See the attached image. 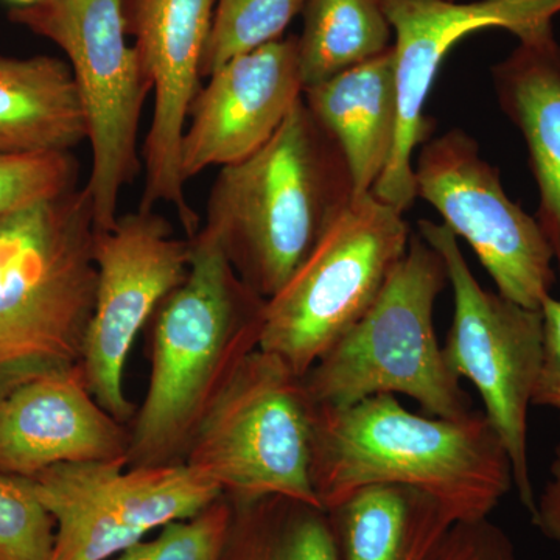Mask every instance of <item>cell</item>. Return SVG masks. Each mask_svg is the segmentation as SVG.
Wrapping results in <instances>:
<instances>
[{"label":"cell","mask_w":560,"mask_h":560,"mask_svg":"<svg viewBox=\"0 0 560 560\" xmlns=\"http://www.w3.org/2000/svg\"><path fill=\"white\" fill-rule=\"evenodd\" d=\"M312 481L324 510L366 486L400 485L429 493L456 522L489 518L514 488L510 456L485 412L418 415L389 394L313 407Z\"/></svg>","instance_id":"cell-1"},{"label":"cell","mask_w":560,"mask_h":560,"mask_svg":"<svg viewBox=\"0 0 560 560\" xmlns=\"http://www.w3.org/2000/svg\"><path fill=\"white\" fill-rule=\"evenodd\" d=\"M191 241L189 272L154 313L145 399L132 418L128 466L183 463L210 405L253 350L265 302L213 235Z\"/></svg>","instance_id":"cell-2"},{"label":"cell","mask_w":560,"mask_h":560,"mask_svg":"<svg viewBox=\"0 0 560 560\" xmlns=\"http://www.w3.org/2000/svg\"><path fill=\"white\" fill-rule=\"evenodd\" d=\"M353 198L340 147L302 95L260 150L221 168L200 230L221 243L250 289L270 300Z\"/></svg>","instance_id":"cell-3"},{"label":"cell","mask_w":560,"mask_h":560,"mask_svg":"<svg viewBox=\"0 0 560 560\" xmlns=\"http://www.w3.org/2000/svg\"><path fill=\"white\" fill-rule=\"evenodd\" d=\"M94 246L86 186L0 219V397L81 364L97 289Z\"/></svg>","instance_id":"cell-4"},{"label":"cell","mask_w":560,"mask_h":560,"mask_svg":"<svg viewBox=\"0 0 560 560\" xmlns=\"http://www.w3.org/2000/svg\"><path fill=\"white\" fill-rule=\"evenodd\" d=\"M445 283L441 254L411 235L374 304L302 377L313 407L401 394L425 415H470V396L448 368L434 330V305Z\"/></svg>","instance_id":"cell-5"},{"label":"cell","mask_w":560,"mask_h":560,"mask_svg":"<svg viewBox=\"0 0 560 560\" xmlns=\"http://www.w3.org/2000/svg\"><path fill=\"white\" fill-rule=\"evenodd\" d=\"M312 434L302 377L259 348L210 405L183 460L232 500L285 497L323 508L312 481Z\"/></svg>","instance_id":"cell-6"},{"label":"cell","mask_w":560,"mask_h":560,"mask_svg":"<svg viewBox=\"0 0 560 560\" xmlns=\"http://www.w3.org/2000/svg\"><path fill=\"white\" fill-rule=\"evenodd\" d=\"M10 21L57 44L79 88L92 167L86 189L95 231L119 219L121 190L139 175L140 117L151 83L128 40L124 0H43L14 7Z\"/></svg>","instance_id":"cell-7"},{"label":"cell","mask_w":560,"mask_h":560,"mask_svg":"<svg viewBox=\"0 0 560 560\" xmlns=\"http://www.w3.org/2000/svg\"><path fill=\"white\" fill-rule=\"evenodd\" d=\"M404 213L353 198L282 289L265 302L259 348L304 377L374 304L410 246Z\"/></svg>","instance_id":"cell-8"},{"label":"cell","mask_w":560,"mask_h":560,"mask_svg":"<svg viewBox=\"0 0 560 560\" xmlns=\"http://www.w3.org/2000/svg\"><path fill=\"white\" fill-rule=\"evenodd\" d=\"M419 235L444 260L453 291L445 361L477 388L485 416L511 459L514 488L529 514L536 508L528 456V416L544 357V315L482 289L459 241L444 224L420 220Z\"/></svg>","instance_id":"cell-9"},{"label":"cell","mask_w":560,"mask_h":560,"mask_svg":"<svg viewBox=\"0 0 560 560\" xmlns=\"http://www.w3.org/2000/svg\"><path fill=\"white\" fill-rule=\"evenodd\" d=\"M55 521L50 560H109L223 497L186 463L128 466L95 460L28 478Z\"/></svg>","instance_id":"cell-10"},{"label":"cell","mask_w":560,"mask_h":560,"mask_svg":"<svg viewBox=\"0 0 560 560\" xmlns=\"http://www.w3.org/2000/svg\"><path fill=\"white\" fill-rule=\"evenodd\" d=\"M416 161V194L463 238L501 296L540 311L556 283L555 254L539 221L511 200L500 171L460 128L433 136Z\"/></svg>","instance_id":"cell-11"},{"label":"cell","mask_w":560,"mask_h":560,"mask_svg":"<svg viewBox=\"0 0 560 560\" xmlns=\"http://www.w3.org/2000/svg\"><path fill=\"white\" fill-rule=\"evenodd\" d=\"M97 289L86 338L84 378L95 400L121 423L135 418L125 371L136 338L189 272L190 238H178L154 210L119 215L113 230L95 231Z\"/></svg>","instance_id":"cell-12"},{"label":"cell","mask_w":560,"mask_h":560,"mask_svg":"<svg viewBox=\"0 0 560 560\" xmlns=\"http://www.w3.org/2000/svg\"><path fill=\"white\" fill-rule=\"evenodd\" d=\"M382 5L394 32L399 120L388 165L372 194L404 213L418 198L412 156L433 138L434 120L425 106L448 51L489 28L522 39L550 27L560 0H382Z\"/></svg>","instance_id":"cell-13"},{"label":"cell","mask_w":560,"mask_h":560,"mask_svg":"<svg viewBox=\"0 0 560 560\" xmlns=\"http://www.w3.org/2000/svg\"><path fill=\"white\" fill-rule=\"evenodd\" d=\"M128 36L154 95L153 117L143 143L145 184L139 210L171 205L187 238L200 231V217L180 178V140L195 95L212 25L215 0H124Z\"/></svg>","instance_id":"cell-14"},{"label":"cell","mask_w":560,"mask_h":560,"mask_svg":"<svg viewBox=\"0 0 560 560\" xmlns=\"http://www.w3.org/2000/svg\"><path fill=\"white\" fill-rule=\"evenodd\" d=\"M191 102L179 171L184 184L210 167L237 164L260 150L304 95L298 36L224 62Z\"/></svg>","instance_id":"cell-15"},{"label":"cell","mask_w":560,"mask_h":560,"mask_svg":"<svg viewBox=\"0 0 560 560\" xmlns=\"http://www.w3.org/2000/svg\"><path fill=\"white\" fill-rule=\"evenodd\" d=\"M92 396L81 364L0 397V474L33 478L60 464L127 460L130 430Z\"/></svg>","instance_id":"cell-16"},{"label":"cell","mask_w":560,"mask_h":560,"mask_svg":"<svg viewBox=\"0 0 560 560\" xmlns=\"http://www.w3.org/2000/svg\"><path fill=\"white\" fill-rule=\"evenodd\" d=\"M500 108L521 130L539 187L537 221L560 278V44L552 25L518 39L492 68Z\"/></svg>","instance_id":"cell-17"},{"label":"cell","mask_w":560,"mask_h":560,"mask_svg":"<svg viewBox=\"0 0 560 560\" xmlns=\"http://www.w3.org/2000/svg\"><path fill=\"white\" fill-rule=\"evenodd\" d=\"M304 103L340 147L353 195L371 194L388 165L399 120L393 47L307 88Z\"/></svg>","instance_id":"cell-18"},{"label":"cell","mask_w":560,"mask_h":560,"mask_svg":"<svg viewBox=\"0 0 560 560\" xmlns=\"http://www.w3.org/2000/svg\"><path fill=\"white\" fill-rule=\"evenodd\" d=\"M338 560H431L456 518L429 493L372 485L327 508Z\"/></svg>","instance_id":"cell-19"},{"label":"cell","mask_w":560,"mask_h":560,"mask_svg":"<svg viewBox=\"0 0 560 560\" xmlns=\"http://www.w3.org/2000/svg\"><path fill=\"white\" fill-rule=\"evenodd\" d=\"M88 124L69 62L0 57V154L70 151Z\"/></svg>","instance_id":"cell-20"},{"label":"cell","mask_w":560,"mask_h":560,"mask_svg":"<svg viewBox=\"0 0 560 560\" xmlns=\"http://www.w3.org/2000/svg\"><path fill=\"white\" fill-rule=\"evenodd\" d=\"M230 501L220 560H338L324 508L285 497Z\"/></svg>","instance_id":"cell-21"},{"label":"cell","mask_w":560,"mask_h":560,"mask_svg":"<svg viewBox=\"0 0 560 560\" xmlns=\"http://www.w3.org/2000/svg\"><path fill=\"white\" fill-rule=\"evenodd\" d=\"M302 11L298 54L305 90L393 47L394 32L382 0H307Z\"/></svg>","instance_id":"cell-22"},{"label":"cell","mask_w":560,"mask_h":560,"mask_svg":"<svg viewBox=\"0 0 560 560\" xmlns=\"http://www.w3.org/2000/svg\"><path fill=\"white\" fill-rule=\"evenodd\" d=\"M307 0H215L201 79L245 51L283 38Z\"/></svg>","instance_id":"cell-23"},{"label":"cell","mask_w":560,"mask_h":560,"mask_svg":"<svg viewBox=\"0 0 560 560\" xmlns=\"http://www.w3.org/2000/svg\"><path fill=\"white\" fill-rule=\"evenodd\" d=\"M55 521L28 478L0 474V560H50Z\"/></svg>","instance_id":"cell-24"},{"label":"cell","mask_w":560,"mask_h":560,"mask_svg":"<svg viewBox=\"0 0 560 560\" xmlns=\"http://www.w3.org/2000/svg\"><path fill=\"white\" fill-rule=\"evenodd\" d=\"M79 162L70 151L0 154V219L77 189Z\"/></svg>","instance_id":"cell-25"},{"label":"cell","mask_w":560,"mask_h":560,"mask_svg":"<svg viewBox=\"0 0 560 560\" xmlns=\"http://www.w3.org/2000/svg\"><path fill=\"white\" fill-rule=\"evenodd\" d=\"M232 515L226 495L195 517L164 526L109 560H220Z\"/></svg>","instance_id":"cell-26"},{"label":"cell","mask_w":560,"mask_h":560,"mask_svg":"<svg viewBox=\"0 0 560 560\" xmlns=\"http://www.w3.org/2000/svg\"><path fill=\"white\" fill-rule=\"evenodd\" d=\"M431 560H518L514 544L489 518L458 522Z\"/></svg>","instance_id":"cell-27"},{"label":"cell","mask_w":560,"mask_h":560,"mask_svg":"<svg viewBox=\"0 0 560 560\" xmlns=\"http://www.w3.org/2000/svg\"><path fill=\"white\" fill-rule=\"evenodd\" d=\"M544 315V357L534 388L533 407L550 408L560 420V300L547 298Z\"/></svg>","instance_id":"cell-28"},{"label":"cell","mask_w":560,"mask_h":560,"mask_svg":"<svg viewBox=\"0 0 560 560\" xmlns=\"http://www.w3.org/2000/svg\"><path fill=\"white\" fill-rule=\"evenodd\" d=\"M530 518L540 533L560 548V444L552 458L550 480L541 490L539 499H536Z\"/></svg>","instance_id":"cell-29"},{"label":"cell","mask_w":560,"mask_h":560,"mask_svg":"<svg viewBox=\"0 0 560 560\" xmlns=\"http://www.w3.org/2000/svg\"><path fill=\"white\" fill-rule=\"evenodd\" d=\"M9 2L14 3V7H31L43 2V0H9Z\"/></svg>","instance_id":"cell-30"}]
</instances>
